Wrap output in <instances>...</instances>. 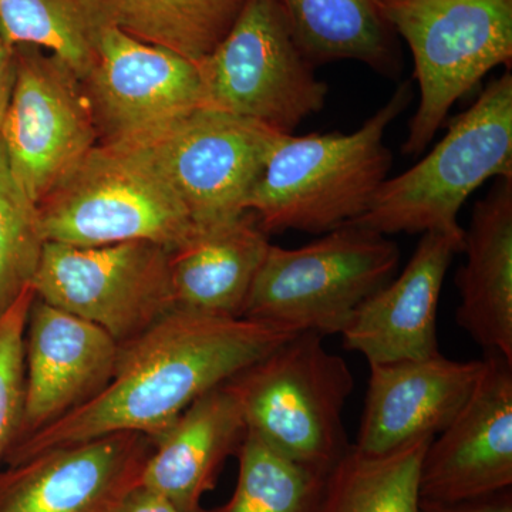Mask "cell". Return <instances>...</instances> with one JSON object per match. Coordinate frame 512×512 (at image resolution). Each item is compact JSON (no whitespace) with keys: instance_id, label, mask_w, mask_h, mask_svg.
<instances>
[{"instance_id":"7a4b0ae2","label":"cell","mask_w":512,"mask_h":512,"mask_svg":"<svg viewBox=\"0 0 512 512\" xmlns=\"http://www.w3.org/2000/svg\"><path fill=\"white\" fill-rule=\"evenodd\" d=\"M410 83L349 134H279L249 192L252 212L268 234H326L362 217L387 180L393 156L387 128L409 106Z\"/></svg>"},{"instance_id":"4fadbf2b","label":"cell","mask_w":512,"mask_h":512,"mask_svg":"<svg viewBox=\"0 0 512 512\" xmlns=\"http://www.w3.org/2000/svg\"><path fill=\"white\" fill-rule=\"evenodd\" d=\"M153 437L114 433L50 448L0 471V512H116L141 483Z\"/></svg>"},{"instance_id":"5bb4252c","label":"cell","mask_w":512,"mask_h":512,"mask_svg":"<svg viewBox=\"0 0 512 512\" xmlns=\"http://www.w3.org/2000/svg\"><path fill=\"white\" fill-rule=\"evenodd\" d=\"M512 488V363L485 353L473 392L431 441L420 474V498L471 500Z\"/></svg>"},{"instance_id":"52a82bcc","label":"cell","mask_w":512,"mask_h":512,"mask_svg":"<svg viewBox=\"0 0 512 512\" xmlns=\"http://www.w3.org/2000/svg\"><path fill=\"white\" fill-rule=\"evenodd\" d=\"M412 50L420 103L402 151L420 156L451 107L494 67L512 63V0H383Z\"/></svg>"},{"instance_id":"ac0fdd59","label":"cell","mask_w":512,"mask_h":512,"mask_svg":"<svg viewBox=\"0 0 512 512\" xmlns=\"http://www.w3.org/2000/svg\"><path fill=\"white\" fill-rule=\"evenodd\" d=\"M247 434L244 414L227 384L205 393L154 439L141 485L163 495L177 512H205L229 456Z\"/></svg>"},{"instance_id":"f1b7e54d","label":"cell","mask_w":512,"mask_h":512,"mask_svg":"<svg viewBox=\"0 0 512 512\" xmlns=\"http://www.w3.org/2000/svg\"><path fill=\"white\" fill-rule=\"evenodd\" d=\"M16 80L15 47L10 46L0 29V128L5 120Z\"/></svg>"},{"instance_id":"4316f807","label":"cell","mask_w":512,"mask_h":512,"mask_svg":"<svg viewBox=\"0 0 512 512\" xmlns=\"http://www.w3.org/2000/svg\"><path fill=\"white\" fill-rule=\"evenodd\" d=\"M33 286L0 316V457L22 434L25 404V335Z\"/></svg>"},{"instance_id":"ffe728a7","label":"cell","mask_w":512,"mask_h":512,"mask_svg":"<svg viewBox=\"0 0 512 512\" xmlns=\"http://www.w3.org/2000/svg\"><path fill=\"white\" fill-rule=\"evenodd\" d=\"M252 212L200 228L170 252L175 308L242 318L256 274L271 247Z\"/></svg>"},{"instance_id":"3957f363","label":"cell","mask_w":512,"mask_h":512,"mask_svg":"<svg viewBox=\"0 0 512 512\" xmlns=\"http://www.w3.org/2000/svg\"><path fill=\"white\" fill-rule=\"evenodd\" d=\"M512 178V76L493 80L448 124L446 136L410 170L387 178L369 210L350 222L377 234H463L458 212L485 181Z\"/></svg>"},{"instance_id":"8fae6325","label":"cell","mask_w":512,"mask_h":512,"mask_svg":"<svg viewBox=\"0 0 512 512\" xmlns=\"http://www.w3.org/2000/svg\"><path fill=\"white\" fill-rule=\"evenodd\" d=\"M15 47L16 80L0 144L20 187L39 204L99 144L84 84L52 53Z\"/></svg>"},{"instance_id":"44dd1931","label":"cell","mask_w":512,"mask_h":512,"mask_svg":"<svg viewBox=\"0 0 512 512\" xmlns=\"http://www.w3.org/2000/svg\"><path fill=\"white\" fill-rule=\"evenodd\" d=\"M293 36L313 66L356 60L394 76L400 59L383 0H278Z\"/></svg>"},{"instance_id":"f546056e","label":"cell","mask_w":512,"mask_h":512,"mask_svg":"<svg viewBox=\"0 0 512 512\" xmlns=\"http://www.w3.org/2000/svg\"><path fill=\"white\" fill-rule=\"evenodd\" d=\"M116 512H177V510L165 500L163 495L138 484L124 497Z\"/></svg>"},{"instance_id":"ba28073f","label":"cell","mask_w":512,"mask_h":512,"mask_svg":"<svg viewBox=\"0 0 512 512\" xmlns=\"http://www.w3.org/2000/svg\"><path fill=\"white\" fill-rule=\"evenodd\" d=\"M204 109L292 134L319 113L328 84L303 55L278 0H248L228 35L198 64Z\"/></svg>"},{"instance_id":"603a6c76","label":"cell","mask_w":512,"mask_h":512,"mask_svg":"<svg viewBox=\"0 0 512 512\" xmlns=\"http://www.w3.org/2000/svg\"><path fill=\"white\" fill-rule=\"evenodd\" d=\"M434 437L384 454L349 447L326 476L319 512H420V474Z\"/></svg>"},{"instance_id":"cb8c5ba5","label":"cell","mask_w":512,"mask_h":512,"mask_svg":"<svg viewBox=\"0 0 512 512\" xmlns=\"http://www.w3.org/2000/svg\"><path fill=\"white\" fill-rule=\"evenodd\" d=\"M248 0H117L119 29L200 64L228 35Z\"/></svg>"},{"instance_id":"7c38bea8","label":"cell","mask_w":512,"mask_h":512,"mask_svg":"<svg viewBox=\"0 0 512 512\" xmlns=\"http://www.w3.org/2000/svg\"><path fill=\"white\" fill-rule=\"evenodd\" d=\"M99 143H121L204 104L198 64L119 28L104 33L84 79Z\"/></svg>"},{"instance_id":"9c48e42d","label":"cell","mask_w":512,"mask_h":512,"mask_svg":"<svg viewBox=\"0 0 512 512\" xmlns=\"http://www.w3.org/2000/svg\"><path fill=\"white\" fill-rule=\"evenodd\" d=\"M279 131L222 111L195 109L121 141L183 202L198 228L244 214ZM107 144V143H106Z\"/></svg>"},{"instance_id":"30bf717a","label":"cell","mask_w":512,"mask_h":512,"mask_svg":"<svg viewBox=\"0 0 512 512\" xmlns=\"http://www.w3.org/2000/svg\"><path fill=\"white\" fill-rule=\"evenodd\" d=\"M170 249L148 241L103 247L47 242L37 298L106 330L119 345L174 311Z\"/></svg>"},{"instance_id":"d6986e66","label":"cell","mask_w":512,"mask_h":512,"mask_svg":"<svg viewBox=\"0 0 512 512\" xmlns=\"http://www.w3.org/2000/svg\"><path fill=\"white\" fill-rule=\"evenodd\" d=\"M458 269L457 323L485 353L512 363V178L474 205Z\"/></svg>"},{"instance_id":"277c9868","label":"cell","mask_w":512,"mask_h":512,"mask_svg":"<svg viewBox=\"0 0 512 512\" xmlns=\"http://www.w3.org/2000/svg\"><path fill=\"white\" fill-rule=\"evenodd\" d=\"M322 338L296 333L225 384L249 433L289 460L329 473L352 446L342 414L355 383L348 363Z\"/></svg>"},{"instance_id":"d4e9b609","label":"cell","mask_w":512,"mask_h":512,"mask_svg":"<svg viewBox=\"0 0 512 512\" xmlns=\"http://www.w3.org/2000/svg\"><path fill=\"white\" fill-rule=\"evenodd\" d=\"M235 456L234 494L205 512H319L328 473L289 460L249 431Z\"/></svg>"},{"instance_id":"6da1fadb","label":"cell","mask_w":512,"mask_h":512,"mask_svg":"<svg viewBox=\"0 0 512 512\" xmlns=\"http://www.w3.org/2000/svg\"><path fill=\"white\" fill-rule=\"evenodd\" d=\"M296 333L244 316L174 309L120 345L116 370L99 394L16 441L5 454L6 464L107 434L140 433L154 440L195 400Z\"/></svg>"},{"instance_id":"8992f818","label":"cell","mask_w":512,"mask_h":512,"mask_svg":"<svg viewBox=\"0 0 512 512\" xmlns=\"http://www.w3.org/2000/svg\"><path fill=\"white\" fill-rule=\"evenodd\" d=\"M396 242L346 224L301 248L271 245L259 268L244 318L319 335L342 333L363 302L399 266Z\"/></svg>"},{"instance_id":"5b68a950","label":"cell","mask_w":512,"mask_h":512,"mask_svg":"<svg viewBox=\"0 0 512 512\" xmlns=\"http://www.w3.org/2000/svg\"><path fill=\"white\" fill-rule=\"evenodd\" d=\"M37 207L46 241L73 247L148 241L174 251L200 229L154 168L123 144H96Z\"/></svg>"},{"instance_id":"7402d4cb","label":"cell","mask_w":512,"mask_h":512,"mask_svg":"<svg viewBox=\"0 0 512 512\" xmlns=\"http://www.w3.org/2000/svg\"><path fill=\"white\" fill-rule=\"evenodd\" d=\"M111 28H119L117 0H0V29L9 45L52 53L82 82Z\"/></svg>"},{"instance_id":"9a60e30c","label":"cell","mask_w":512,"mask_h":512,"mask_svg":"<svg viewBox=\"0 0 512 512\" xmlns=\"http://www.w3.org/2000/svg\"><path fill=\"white\" fill-rule=\"evenodd\" d=\"M119 353V343L106 330L36 296L26 325L19 439L99 394L113 377Z\"/></svg>"},{"instance_id":"e0dca14e","label":"cell","mask_w":512,"mask_h":512,"mask_svg":"<svg viewBox=\"0 0 512 512\" xmlns=\"http://www.w3.org/2000/svg\"><path fill=\"white\" fill-rule=\"evenodd\" d=\"M369 366L365 410L353 447L384 454L446 429L473 392L483 359L458 362L437 353Z\"/></svg>"},{"instance_id":"484cf974","label":"cell","mask_w":512,"mask_h":512,"mask_svg":"<svg viewBox=\"0 0 512 512\" xmlns=\"http://www.w3.org/2000/svg\"><path fill=\"white\" fill-rule=\"evenodd\" d=\"M46 244L39 207L13 177L0 144V316L33 286Z\"/></svg>"},{"instance_id":"2e32d148","label":"cell","mask_w":512,"mask_h":512,"mask_svg":"<svg viewBox=\"0 0 512 512\" xmlns=\"http://www.w3.org/2000/svg\"><path fill=\"white\" fill-rule=\"evenodd\" d=\"M463 234L426 232L402 274L370 295L342 330L343 346L369 365L437 355V312L444 278L463 251Z\"/></svg>"},{"instance_id":"83f0119b","label":"cell","mask_w":512,"mask_h":512,"mask_svg":"<svg viewBox=\"0 0 512 512\" xmlns=\"http://www.w3.org/2000/svg\"><path fill=\"white\" fill-rule=\"evenodd\" d=\"M420 512H512V488L487 497L453 503L420 500Z\"/></svg>"}]
</instances>
